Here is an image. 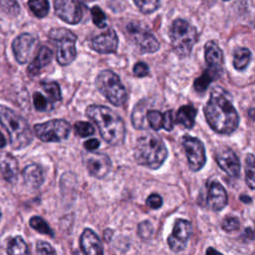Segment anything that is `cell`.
<instances>
[{"instance_id": "ee69618b", "label": "cell", "mask_w": 255, "mask_h": 255, "mask_svg": "<svg viewBox=\"0 0 255 255\" xmlns=\"http://www.w3.org/2000/svg\"><path fill=\"white\" fill-rule=\"evenodd\" d=\"M103 235H104L105 241H106V242H110V240H111L112 237H113V230L110 229V228H107V229L104 231Z\"/></svg>"}, {"instance_id": "8d00e7d4", "label": "cell", "mask_w": 255, "mask_h": 255, "mask_svg": "<svg viewBox=\"0 0 255 255\" xmlns=\"http://www.w3.org/2000/svg\"><path fill=\"white\" fill-rule=\"evenodd\" d=\"M92 19L94 24L99 28L106 27V15L99 6H94L91 9Z\"/></svg>"}, {"instance_id": "603a6c76", "label": "cell", "mask_w": 255, "mask_h": 255, "mask_svg": "<svg viewBox=\"0 0 255 255\" xmlns=\"http://www.w3.org/2000/svg\"><path fill=\"white\" fill-rule=\"evenodd\" d=\"M18 163L15 157L10 154H4L1 159V171L4 179L8 182H13L17 177Z\"/></svg>"}, {"instance_id": "484cf974", "label": "cell", "mask_w": 255, "mask_h": 255, "mask_svg": "<svg viewBox=\"0 0 255 255\" xmlns=\"http://www.w3.org/2000/svg\"><path fill=\"white\" fill-rule=\"evenodd\" d=\"M251 60V52L247 48H238L234 52L233 66L236 70L245 69Z\"/></svg>"}, {"instance_id": "60d3db41", "label": "cell", "mask_w": 255, "mask_h": 255, "mask_svg": "<svg viewBox=\"0 0 255 255\" xmlns=\"http://www.w3.org/2000/svg\"><path fill=\"white\" fill-rule=\"evenodd\" d=\"M148 73H149L148 66H147L145 63H143V62H137V63L133 66V74H134L136 77L142 78V77L147 76Z\"/></svg>"}, {"instance_id": "4dcf8cb0", "label": "cell", "mask_w": 255, "mask_h": 255, "mask_svg": "<svg viewBox=\"0 0 255 255\" xmlns=\"http://www.w3.org/2000/svg\"><path fill=\"white\" fill-rule=\"evenodd\" d=\"M30 226L35 229L36 231H38L39 233L45 234V235H49L51 237L54 236L53 230L51 229V227L48 225V223L40 216H33L30 219Z\"/></svg>"}, {"instance_id": "f546056e", "label": "cell", "mask_w": 255, "mask_h": 255, "mask_svg": "<svg viewBox=\"0 0 255 255\" xmlns=\"http://www.w3.org/2000/svg\"><path fill=\"white\" fill-rule=\"evenodd\" d=\"M41 87L44 90V92L47 94V96H49L50 100H52L54 102L61 101V99H62L61 90H60V87L57 82L43 81V82H41Z\"/></svg>"}, {"instance_id": "7402d4cb", "label": "cell", "mask_w": 255, "mask_h": 255, "mask_svg": "<svg viewBox=\"0 0 255 255\" xmlns=\"http://www.w3.org/2000/svg\"><path fill=\"white\" fill-rule=\"evenodd\" d=\"M196 109L192 105H185L178 109L175 117V123L185 128H191L194 126Z\"/></svg>"}, {"instance_id": "681fc988", "label": "cell", "mask_w": 255, "mask_h": 255, "mask_svg": "<svg viewBox=\"0 0 255 255\" xmlns=\"http://www.w3.org/2000/svg\"><path fill=\"white\" fill-rule=\"evenodd\" d=\"M85 1H87V2H91V1H94V0H85Z\"/></svg>"}, {"instance_id": "3957f363", "label": "cell", "mask_w": 255, "mask_h": 255, "mask_svg": "<svg viewBox=\"0 0 255 255\" xmlns=\"http://www.w3.org/2000/svg\"><path fill=\"white\" fill-rule=\"evenodd\" d=\"M167 154L165 143L156 133H145L136 139L134 159L139 165L157 169L163 164Z\"/></svg>"}, {"instance_id": "d6986e66", "label": "cell", "mask_w": 255, "mask_h": 255, "mask_svg": "<svg viewBox=\"0 0 255 255\" xmlns=\"http://www.w3.org/2000/svg\"><path fill=\"white\" fill-rule=\"evenodd\" d=\"M204 56L208 68L222 72L223 53L214 41H209L205 44Z\"/></svg>"}, {"instance_id": "e575fe53", "label": "cell", "mask_w": 255, "mask_h": 255, "mask_svg": "<svg viewBox=\"0 0 255 255\" xmlns=\"http://www.w3.org/2000/svg\"><path fill=\"white\" fill-rule=\"evenodd\" d=\"M74 128L76 133L82 137H87L95 133L94 127L88 122H77L74 125Z\"/></svg>"}, {"instance_id": "4fadbf2b", "label": "cell", "mask_w": 255, "mask_h": 255, "mask_svg": "<svg viewBox=\"0 0 255 255\" xmlns=\"http://www.w3.org/2000/svg\"><path fill=\"white\" fill-rule=\"evenodd\" d=\"M37 45V38L29 33L16 37L12 43V50L16 61L19 64H26L31 59Z\"/></svg>"}, {"instance_id": "d4e9b609", "label": "cell", "mask_w": 255, "mask_h": 255, "mask_svg": "<svg viewBox=\"0 0 255 255\" xmlns=\"http://www.w3.org/2000/svg\"><path fill=\"white\" fill-rule=\"evenodd\" d=\"M145 108H146V104H144L143 101H140L134 108L131 114V124L134 127V128L137 129H141L145 128V118H146V114H145Z\"/></svg>"}, {"instance_id": "8992f818", "label": "cell", "mask_w": 255, "mask_h": 255, "mask_svg": "<svg viewBox=\"0 0 255 255\" xmlns=\"http://www.w3.org/2000/svg\"><path fill=\"white\" fill-rule=\"evenodd\" d=\"M96 87L106 99L116 107L124 106L128 100V93L119 76L110 70L102 71L96 78Z\"/></svg>"}, {"instance_id": "e0dca14e", "label": "cell", "mask_w": 255, "mask_h": 255, "mask_svg": "<svg viewBox=\"0 0 255 255\" xmlns=\"http://www.w3.org/2000/svg\"><path fill=\"white\" fill-rule=\"evenodd\" d=\"M227 204V193L224 187L217 181H213L208 186L207 205L214 211L223 209Z\"/></svg>"}, {"instance_id": "ac0fdd59", "label": "cell", "mask_w": 255, "mask_h": 255, "mask_svg": "<svg viewBox=\"0 0 255 255\" xmlns=\"http://www.w3.org/2000/svg\"><path fill=\"white\" fill-rule=\"evenodd\" d=\"M80 245L85 254L101 255L104 247L99 236L92 229H85L80 237Z\"/></svg>"}, {"instance_id": "9c48e42d", "label": "cell", "mask_w": 255, "mask_h": 255, "mask_svg": "<svg viewBox=\"0 0 255 255\" xmlns=\"http://www.w3.org/2000/svg\"><path fill=\"white\" fill-rule=\"evenodd\" d=\"M127 31L133 39L140 53H154L159 49V43L152 33L139 23L131 22L128 24Z\"/></svg>"}, {"instance_id": "277c9868", "label": "cell", "mask_w": 255, "mask_h": 255, "mask_svg": "<svg viewBox=\"0 0 255 255\" xmlns=\"http://www.w3.org/2000/svg\"><path fill=\"white\" fill-rule=\"evenodd\" d=\"M0 122L2 128L8 133L12 148L22 149L31 143L32 129L27 121L16 112L2 105L0 107Z\"/></svg>"}, {"instance_id": "1f68e13d", "label": "cell", "mask_w": 255, "mask_h": 255, "mask_svg": "<svg viewBox=\"0 0 255 255\" xmlns=\"http://www.w3.org/2000/svg\"><path fill=\"white\" fill-rule=\"evenodd\" d=\"M146 121L148 125L155 130H158L163 128L164 123V115L156 110L148 111L146 113Z\"/></svg>"}, {"instance_id": "ffe728a7", "label": "cell", "mask_w": 255, "mask_h": 255, "mask_svg": "<svg viewBox=\"0 0 255 255\" xmlns=\"http://www.w3.org/2000/svg\"><path fill=\"white\" fill-rule=\"evenodd\" d=\"M53 59V51L47 46H42L34 58V60L30 63L27 68V72L30 77L37 76L43 68H45L48 64L51 63Z\"/></svg>"}, {"instance_id": "7c38bea8", "label": "cell", "mask_w": 255, "mask_h": 255, "mask_svg": "<svg viewBox=\"0 0 255 255\" xmlns=\"http://www.w3.org/2000/svg\"><path fill=\"white\" fill-rule=\"evenodd\" d=\"M89 173L96 178H104L112 168L110 157L103 152L89 151L83 155Z\"/></svg>"}, {"instance_id": "b9f144b4", "label": "cell", "mask_w": 255, "mask_h": 255, "mask_svg": "<svg viewBox=\"0 0 255 255\" xmlns=\"http://www.w3.org/2000/svg\"><path fill=\"white\" fill-rule=\"evenodd\" d=\"M175 124V121L172 119V112L167 111L164 114V123H163V128L165 130H171L173 128V125Z\"/></svg>"}, {"instance_id": "30bf717a", "label": "cell", "mask_w": 255, "mask_h": 255, "mask_svg": "<svg viewBox=\"0 0 255 255\" xmlns=\"http://www.w3.org/2000/svg\"><path fill=\"white\" fill-rule=\"evenodd\" d=\"M181 142L185 150L189 168L192 171L200 170L206 162L205 148L203 143L198 138L190 135H184Z\"/></svg>"}, {"instance_id": "9a60e30c", "label": "cell", "mask_w": 255, "mask_h": 255, "mask_svg": "<svg viewBox=\"0 0 255 255\" xmlns=\"http://www.w3.org/2000/svg\"><path fill=\"white\" fill-rule=\"evenodd\" d=\"M215 160L222 170L232 177H237L240 173V160L236 153L227 146H221L215 153Z\"/></svg>"}, {"instance_id": "d590c367", "label": "cell", "mask_w": 255, "mask_h": 255, "mask_svg": "<svg viewBox=\"0 0 255 255\" xmlns=\"http://www.w3.org/2000/svg\"><path fill=\"white\" fill-rule=\"evenodd\" d=\"M137 233L141 239H144V240L150 239L154 233L152 224L148 220H144L140 222L137 226Z\"/></svg>"}, {"instance_id": "f35d334b", "label": "cell", "mask_w": 255, "mask_h": 255, "mask_svg": "<svg viewBox=\"0 0 255 255\" xmlns=\"http://www.w3.org/2000/svg\"><path fill=\"white\" fill-rule=\"evenodd\" d=\"M145 203L151 209H158L162 205V198L160 195H158L156 193H152V194L148 195Z\"/></svg>"}, {"instance_id": "bcb514c9", "label": "cell", "mask_w": 255, "mask_h": 255, "mask_svg": "<svg viewBox=\"0 0 255 255\" xmlns=\"http://www.w3.org/2000/svg\"><path fill=\"white\" fill-rule=\"evenodd\" d=\"M248 115H249V117H250L252 120H254V121H255V109H251V110H249Z\"/></svg>"}, {"instance_id": "ab89813d", "label": "cell", "mask_w": 255, "mask_h": 255, "mask_svg": "<svg viewBox=\"0 0 255 255\" xmlns=\"http://www.w3.org/2000/svg\"><path fill=\"white\" fill-rule=\"evenodd\" d=\"M36 251L38 254H55L56 250L45 241H38L36 244Z\"/></svg>"}, {"instance_id": "5bb4252c", "label": "cell", "mask_w": 255, "mask_h": 255, "mask_svg": "<svg viewBox=\"0 0 255 255\" xmlns=\"http://www.w3.org/2000/svg\"><path fill=\"white\" fill-rule=\"evenodd\" d=\"M57 16L68 24H78L83 17V10L78 0H54Z\"/></svg>"}, {"instance_id": "7a4b0ae2", "label": "cell", "mask_w": 255, "mask_h": 255, "mask_svg": "<svg viewBox=\"0 0 255 255\" xmlns=\"http://www.w3.org/2000/svg\"><path fill=\"white\" fill-rule=\"evenodd\" d=\"M86 115L99 128L101 136L112 145L124 142L126 127L123 119L113 110L106 106L91 105L86 110Z\"/></svg>"}, {"instance_id": "7bdbcfd3", "label": "cell", "mask_w": 255, "mask_h": 255, "mask_svg": "<svg viewBox=\"0 0 255 255\" xmlns=\"http://www.w3.org/2000/svg\"><path fill=\"white\" fill-rule=\"evenodd\" d=\"M100 146V141L97 138H91L84 142V147L89 151H94Z\"/></svg>"}, {"instance_id": "2e32d148", "label": "cell", "mask_w": 255, "mask_h": 255, "mask_svg": "<svg viewBox=\"0 0 255 255\" xmlns=\"http://www.w3.org/2000/svg\"><path fill=\"white\" fill-rule=\"evenodd\" d=\"M119 39L114 29L108 28L104 33L94 37L91 41L93 50L100 54L115 53L118 49Z\"/></svg>"}, {"instance_id": "cb8c5ba5", "label": "cell", "mask_w": 255, "mask_h": 255, "mask_svg": "<svg viewBox=\"0 0 255 255\" xmlns=\"http://www.w3.org/2000/svg\"><path fill=\"white\" fill-rule=\"evenodd\" d=\"M220 74H221L220 71L213 70V69H210V68L205 70L203 72V74L194 81L193 86H194L195 91L198 92V93L204 92L207 89V87L210 85V83L212 81H214L217 77H219Z\"/></svg>"}, {"instance_id": "836d02e7", "label": "cell", "mask_w": 255, "mask_h": 255, "mask_svg": "<svg viewBox=\"0 0 255 255\" xmlns=\"http://www.w3.org/2000/svg\"><path fill=\"white\" fill-rule=\"evenodd\" d=\"M160 1L161 0H133L139 11L144 14L154 12L159 7Z\"/></svg>"}, {"instance_id": "ba28073f", "label": "cell", "mask_w": 255, "mask_h": 255, "mask_svg": "<svg viewBox=\"0 0 255 255\" xmlns=\"http://www.w3.org/2000/svg\"><path fill=\"white\" fill-rule=\"evenodd\" d=\"M33 129L37 137L42 141L59 142L69 136L71 126L63 119H55L42 124H36Z\"/></svg>"}, {"instance_id": "f1b7e54d", "label": "cell", "mask_w": 255, "mask_h": 255, "mask_svg": "<svg viewBox=\"0 0 255 255\" xmlns=\"http://www.w3.org/2000/svg\"><path fill=\"white\" fill-rule=\"evenodd\" d=\"M28 6L38 18L46 17L50 9L48 0H29Z\"/></svg>"}, {"instance_id": "d6a6232c", "label": "cell", "mask_w": 255, "mask_h": 255, "mask_svg": "<svg viewBox=\"0 0 255 255\" xmlns=\"http://www.w3.org/2000/svg\"><path fill=\"white\" fill-rule=\"evenodd\" d=\"M34 107L39 112H49L53 109V104L42 94L36 92L33 95Z\"/></svg>"}, {"instance_id": "8fae6325", "label": "cell", "mask_w": 255, "mask_h": 255, "mask_svg": "<svg viewBox=\"0 0 255 255\" xmlns=\"http://www.w3.org/2000/svg\"><path fill=\"white\" fill-rule=\"evenodd\" d=\"M192 232V226L190 221L186 219H176L173 225L171 234L167 237V243L169 248L173 252L182 251L188 242L189 236Z\"/></svg>"}, {"instance_id": "c3c4849f", "label": "cell", "mask_w": 255, "mask_h": 255, "mask_svg": "<svg viewBox=\"0 0 255 255\" xmlns=\"http://www.w3.org/2000/svg\"><path fill=\"white\" fill-rule=\"evenodd\" d=\"M210 252H213V253H218V251L217 250H215V249H213V248H209L208 250H206V253L208 254V253H210Z\"/></svg>"}, {"instance_id": "74e56055", "label": "cell", "mask_w": 255, "mask_h": 255, "mask_svg": "<svg viewBox=\"0 0 255 255\" xmlns=\"http://www.w3.org/2000/svg\"><path fill=\"white\" fill-rule=\"evenodd\" d=\"M240 226V222L239 219L237 217L234 216H227L226 218L223 219L221 227L223 230L227 231V232H231L234 230H237Z\"/></svg>"}, {"instance_id": "52a82bcc", "label": "cell", "mask_w": 255, "mask_h": 255, "mask_svg": "<svg viewBox=\"0 0 255 255\" xmlns=\"http://www.w3.org/2000/svg\"><path fill=\"white\" fill-rule=\"evenodd\" d=\"M49 37L56 42L57 62L62 66H67L71 64L77 56L76 51V35L65 28L52 29L49 33Z\"/></svg>"}, {"instance_id": "7dc6e473", "label": "cell", "mask_w": 255, "mask_h": 255, "mask_svg": "<svg viewBox=\"0 0 255 255\" xmlns=\"http://www.w3.org/2000/svg\"><path fill=\"white\" fill-rule=\"evenodd\" d=\"M1 139H2V141H1V147H4V146L6 145V140H5V136H4L3 134H1Z\"/></svg>"}, {"instance_id": "5b68a950", "label": "cell", "mask_w": 255, "mask_h": 255, "mask_svg": "<svg viewBox=\"0 0 255 255\" xmlns=\"http://www.w3.org/2000/svg\"><path fill=\"white\" fill-rule=\"evenodd\" d=\"M169 38L173 51L180 58L190 55L194 44L197 42L198 34L189 22L183 19L173 21L169 29Z\"/></svg>"}, {"instance_id": "f907efd6", "label": "cell", "mask_w": 255, "mask_h": 255, "mask_svg": "<svg viewBox=\"0 0 255 255\" xmlns=\"http://www.w3.org/2000/svg\"><path fill=\"white\" fill-rule=\"evenodd\" d=\"M224 1H227V0H224Z\"/></svg>"}, {"instance_id": "f6af8a7d", "label": "cell", "mask_w": 255, "mask_h": 255, "mask_svg": "<svg viewBox=\"0 0 255 255\" xmlns=\"http://www.w3.org/2000/svg\"><path fill=\"white\" fill-rule=\"evenodd\" d=\"M240 199H241L243 202H245V203L251 202V198H250L249 196H246V195H241V196H240Z\"/></svg>"}, {"instance_id": "83f0119b", "label": "cell", "mask_w": 255, "mask_h": 255, "mask_svg": "<svg viewBox=\"0 0 255 255\" xmlns=\"http://www.w3.org/2000/svg\"><path fill=\"white\" fill-rule=\"evenodd\" d=\"M7 253L8 254H28L29 249L25 241L21 236L13 237L7 244Z\"/></svg>"}, {"instance_id": "4316f807", "label": "cell", "mask_w": 255, "mask_h": 255, "mask_svg": "<svg viewBox=\"0 0 255 255\" xmlns=\"http://www.w3.org/2000/svg\"><path fill=\"white\" fill-rule=\"evenodd\" d=\"M245 180L251 189H255V157L248 153L245 159Z\"/></svg>"}, {"instance_id": "6da1fadb", "label": "cell", "mask_w": 255, "mask_h": 255, "mask_svg": "<svg viewBox=\"0 0 255 255\" xmlns=\"http://www.w3.org/2000/svg\"><path fill=\"white\" fill-rule=\"evenodd\" d=\"M204 116L209 127L221 134L232 133L239 125V116L231 103L230 95L221 87L211 91L204 106Z\"/></svg>"}, {"instance_id": "44dd1931", "label": "cell", "mask_w": 255, "mask_h": 255, "mask_svg": "<svg viewBox=\"0 0 255 255\" xmlns=\"http://www.w3.org/2000/svg\"><path fill=\"white\" fill-rule=\"evenodd\" d=\"M23 179L26 185L33 189L39 188L44 182V174L40 165L36 163L28 164L22 171Z\"/></svg>"}]
</instances>
